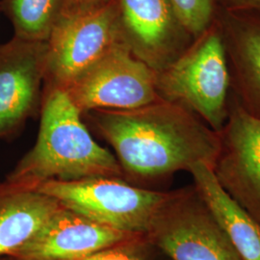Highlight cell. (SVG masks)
Masks as SVG:
<instances>
[{
  "label": "cell",
  "mask_w": 260,
  "mask_h": 260,
  "mask_svg": "<svg viewBox=\"0 0 260 260\" xmlns=\"http://www.w3.org/2000/svg\"><path fill=\"white\" fill-rule=\"evenodd\" d=\"M82 115L114 149L132 184L165 179L199 163L213 169L220 152V134L177 103L160 100L131 110Z\"/></svg>",
  "instance_id": "obj_1"
},
{
  "label": "cell",
  "mask_w": 260,
  "mask_h": 260,
  "mask_svg": "<svg viewBox=\"0 0 260 260\" xmlns=\"http://www.w3.org/2000/svg\"><path fill=\"white\" fill-rule=\"evenodd\" d=\"M40 114L36 144L8 175L7 185L35 190L48 181L124 179L119 161L93 140L65 90L45 86Z\"/></svg>",
  "instance_id": "obj_2"
},
{
  "label": "cell",
  "mask_w": 260,
  "mask_h": 260,
  "mask_svg": "<svg viewBox=\"0 0 260 260\" xmlns=\"http://www.w3.org/2000/svg\"><path fill=\"white\" fill-rule=\"evenodd\" d=\"M230 87L224 39L211 26L156 75L161 100L182 105L217 133L228 120Z\"/></svg>",
  "instance_id": "obj_3"
},
{
  "label": "cell",
  "mask_w": 260,
  "mask_h": 260,
  "mask_svg": "<svg viewBox=\"0 0 260 260\" xmlns=\"http://www.w3.org/2000/svg\"><path fill=\"white\" fill-rule=\"evenodd\" d=\"M35 190L96 223L134 234L148 233L169 196L118 177L48 181Z\"/></svg>",
  "instance_id": "obj_4"
},
{
  "label": "cell",
  "mask_w": 260,
  "mask_h": 260,
  "mask_svg": "<svg viewBox=\"0 0 260 260\" xmlns=\"http://www.w3.org/2000/svg\"><path fill=\"white\" fill-rule=\"evenodd\" d=\"M147 235L170 260H243L194 186L169 192Z\"/></svg>",
  "instance_id": "obj_5"
},
{
  "label": "cell",
  "mask_w": 260,
  "mask_h": 260,
  "mask_svg": "<svg viewBox=\"0 0 260 260\" xmlns=\"http://www.w3.org/2000/svg\"><path fill=\"white\" fill-rule=\"evenodd\" d=\"M119 44L118 0L61 17L47 42L45 86L65 90Z\"/></svg>",
  "instance_id": "obj_6"
},
{
  "label": "cell",
  "mask_w": 260,
  "mask_h": 260,
  "mask_svg": "<svg viewBox=\"0 0 260 260\" xmlns=\"http://www.w3.org/2000/svg\"><path fill=\"white\" fill-rule=\"evenodd\" d=\"M82 114L93 110H131L159 98L156 73L119 44L65 89Z\"/></svg>",
  "instance_id": "obj_7"
},
{
  "label": "cell",
  "mask_w": 260,
  "mask_h": 260,
  "mask_svg": "<svg viewBox=\"0 0 260 260\" xmlns=\"http://www.w3.org/2000/svg\"><path fill=\"white\" fill-rule=\"evenodd\" d=\"M118 6L122 43L156 75L194 42L170 0H118Z\"/></svg>",
  "instance_id": "obj_8"
},
{
  "label": "cell",
  "mask_w": 260,
  "mask_h": 260,
  "mask_svg": "<svg viewBox=\"0 0 260 260\" xmlns=\"http://www.w3.org/2000/svg\"><path fill=\"white\" fill-rule=\"evenodd\" d=\"M219 134L221 148L214 175L223 190L260 223V119L234 102Z\"/></svg>",
  "instance_id": "obj_9"
},
{
  "label": "cell",
  "mask_w": 260,
  "mask_h": 260,
  "mask_svg": "<svg viewBox=\"0 0 260 260\" xmlns=\"http://www.w3.org/2000/svg\"><path fill=\"white\" fill-rule=\"evenodd\" d=\"M47 43L13 38L0 45V140L17 134L41 110Z\"/></svg>",
  "instance_id": "obj_10"
},
{
  "label": "cell",
  "mask_w": 260,
  "mask_h": 260,
  "mask_svg": "<svg viewBox=\"0 0 260 260\" xmlns=\"http://www.w3.org/2000/svg\"><path fill=\"white\" fill-rule=\"evenodd\" d=\"M136 235L96 223L61 206L11 256L19 260H75Z\"/></svg>",
  "instance_id": "obj_11"
},
{
  "label": "cell",
  "mask_w": 260,
  "mask_h": 260,
  "mask_svg": "<svg viewBox=\"0 0 260 260\" xmlns=\"http://www.w3.org/2000/svg\"><path fill=\"white\" fill-rule=\"evenodd\" d=\"M194 187L243 260H260V223L218 182L211 168L195 164L188 171Z\"/></svg>",
  "instance_id": "obj_12"
},
{
  "label": "cell",
  "mask_w": 260,
  "mask_h": 260,
  "mask_svg": "<svg viewBox=\"0 0 260 260\" xmlns=\"http://www.w3.org/2000/svg\"><path fill=\"white\" fill-rule=\"evenodd\" d=\"M61 206L36 190L4 182L0 190V257L25 244Z\"/></svg>",
  "instance_id": "obj_13"
},
{
  "label": "cell",
  "mask_w": 260,
  "mask_h": 260,
  "mask_svg": "<svg viewBox=\"0 0 260 260\" xmlns=\"http://www.w3.org/2000/svg\"><path fill=\"white\" fill-rule=\"evenodd\" d=\"M231 28L237 101L260 119V20L234 19Z\"/></svg>",
  "instance_id": "obj_14"
},
{
  "label": "cell",
  "mask_w": 260,
  "mask_h": 260,
  "mask_svg": "<svg viewBox=\"0 0 260 260\" xmlns=\"http://www.w3.org/2000/svg\"><path fill=\"white\" fill-rule=\"evenodd\" d=\"M65 0H0V10L10 19L14 37L47 43L61 19Z\"/></svg>",
  "instance_id": "obj_15"
},
{
  "label": "cell",
  "mask_w": 260,
  "mask_h": 260,
  "mask_svg": "<svg viewBox=\"0 0 260 260\" xmlns=\"http://www.w3.org/2000/svg\"><path fill=\"white\" fill-rule=\"evenodd\" d=\"M162 256L147 234H139L75 260H161Z\"/></svg>",
  "instance_id": "obj_16"
},
{
  "label": "cell",
  "mask_w": 260,
  "mask_h": 260,
  "mask_svg": "<svg viewBox=\"0 0 260 260\" xmlns=\"http://www.w3.org/2000/svg\"><path fill=\"white\" fill-rule=\"evenodd\" d=\"M182 26L195 41L211 26L214 0H170Z\"/></svg>",
  "instance_id": "obj_17"
},
{
  "label": "cell",
  "mask_w": 260,
  "mask_h": 260,
  "mask_svg": "<svg viewBox=\"0 0 260 260\" xmlns=\"http://www.w3.org/2000/svg\"><path fill=\"white\" fill-rule=\"evenodd\" d=\"M108 1L109 0H65L62 17L94 9Z\"/></svg>",
  "instance_id": "obj_18"
},
{
  "label": "cell",
  "mask_w": 260,
  "mask_h": 260,
  "mask_svg": "<svg viewBox=\"0 0 260 260\" xmlns=\"http://www.w3.org/2000/svg\"><path fill=\"white\" fill-rule=\"evenodd\" d=\"M224 2L237 11L260 12V0H224Z\"/></svg>",
  "instance_id": "obj_19"
},
{
  "label": "cell",
  "mask_w": 260,
  "mask_h": 260,
  "mask_svg": "<svg viewBox=\"0 0 260 260\" xmlns=\"http://www.w3.org/2000/svg\"><path fill=\"white\" fill-rule=\"evenodd\" d=\"M0 260H19L14 256H11V255H5V256H2L0 257Z\"/></svg>",
  "instance_id": "obj_20"
},
{
  "label": "cell",
  "mask_w": 260,
  "mask_h": 260,
  "mask_svg": "<svg viewBox=\"0 0 260 260\" xmlns=\"http://www.w3.org/2000/svg\"><path fill=\"white\" fill-rule=\"evenodd\" d=\"M2 186H3V183H0V190H1V188H2Z\"/></svg>",
  "instance_id": "obj_21"
},
{
  "label": "cell",
  "mask_w": 260,
  "mask_h": 260,
  "mask_svg": "<svg viewBox=\"0 0 260 260\" xmlns=\"http://www.w3.org/2000/svg\"><path fill=\"white\" fill-rule=\"evenodd\" d=\"M0 12H1V10H0Z\"/></svg>",
  "instance_id": "obj_22"
}]
</instances>
